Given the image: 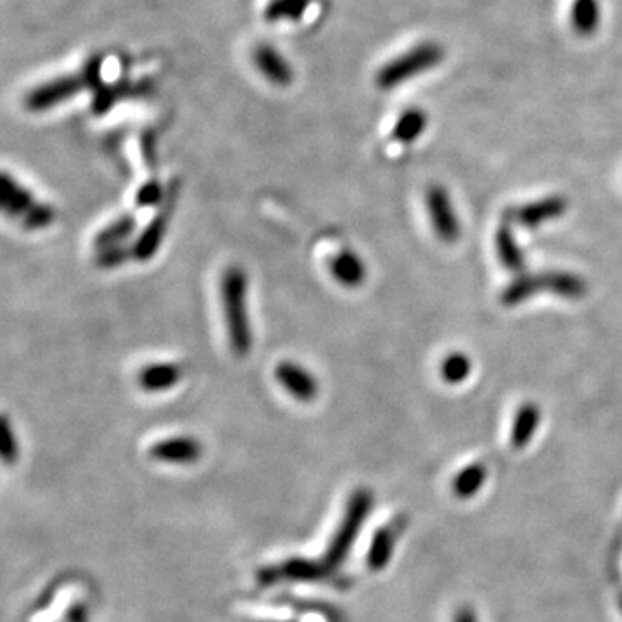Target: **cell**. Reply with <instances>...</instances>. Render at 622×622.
<instances>
[{
	"label": "cell",
	"instance_id": "obj_1",
	"mask_svg": "<svg viewBox=\"0 0 622 622\" xmlns=\"http://www.w3.org/2000/svg\"><path fill=\"white\" fill-rule=\"evenodd\" d=\"M220 291L230 350L242 358L253 348V327L248 313V275L241 267L227 268L222 275Z\"/></svg>",
	"mask_w": 622,
	"mask_h": 622
},
{
	"label": "cell",
	"instance_id": "obj_2",
	"mask_svg": "<svg viewBox=\"0 0 622 622\" xmlns=\"http://www.w3.org/2000/svg\"><path fill=\"white\" fill-rule=\"evenodd\" d=\"M99 75H101V68L96 61L78 75H66L51 82L42 83L26 94L25 108L32 113H44L56 106H61L63 102L70 101L80 94L83 89L96 85Z\"/></svg>",
	"mask_w": 622,
	"mask_h": 622
},
{
	"label": "cell",
	"instance_id": "obj_3",
	"mask_svg": "<svg viewBox=\"0 0 622 622\" xmlns=\"http://www.w3.org/2000/svg\"><path fill=\"white\" fill-rule=\"evenodd\" d=\"M370 507H372V495L369 491L360 489L351 496L341 527L337 529L336 536H334L329 550L325 553V565L327 567H337L343 562L344 557L348 555L351 546L355 543L356 536L362 531L363 522L369 515Z\"/></svg>",
	"mask_w": 622,
	"mask_h": 622
},
{
	"label": "cell",
	"instance_id": "obj_4",
	"mask_svg": "<svg viewBox=\"0 0 622 622\" xmlns=\"http://www.w3.org/2000/svg\"><path fill=\"white\" fill-rule=\"evenodd\" d=\"M426 203L427 211L431 215L432 227L436 230L439 239L446 244L458 241V237L462 234V227H460V220L453 210V204L445 187H439V185L431 187L427 191Z\"/></svg>",
	"mask_w": 622,
	"mask_h": 622
},
{
	"label": "cell",
	"instance_id": "obj_5",
	"mask_svg": "<svg viewBox=\"0 0 622 622\" xmlns=\"http://www.w3.org/2000/svg\"><path fill=\"white\" fill-rule=\"evenodd\" d=\"M434 58H436V54L429 47H419L415 51L403 54L401 58L394 59L379 71L377 83L381 89H394L401 83L407 82L408 78L415 77V75H419L420 71L426 70Z\"/></svg>",
	"mask_w": 622,
	"mask_h": 622
},
{
	"label": "cell",
	"instance_id": "obj_6",
	"mask_svg": "<svg viewBox=\"0 0 622 622\" xmlns=\"http://www.w3.org/2000/svg\"><path fill=\"white\" fill-rule=\"evenodd\" d=\"M168 199H170V196H166V203L159 208L158 213L149 222L146 229L140 232L137 241L132 246L134 258L140 261V263L153 260L156 253H158L161 242L165 239L166 230L170 227V218H172L173 213V203L168 201Z\"/></svg>",
	"mask_w": 622,
	"mask_h": 622
},
{
	"label": "cell",
	"instance_id": "obj_7",
	"mask_svg": "<svg viewBox=\"0 0 622 622\" xmlns=\"http://www.w3.org/2000/svg\"><path fill=\"white\" fill-rule=\"evenodd\" d=\"M275 379L280 386L291 394L292 398L301 403H310L315 400L318 394V382L310 370L301 367L299 363L280 362L275 367Z\"/></svg>",
	"mask_w": 622,
	"mask_h": 622
},
{
	"label": "cell",
	"instance_id": "obj_8",
	"mask_svg": "<svg viewBox=\"0 0 622 622\" xmlns=\"http://www.w3.org/2000/svg\"><path fill=\"white\" fill-rule=\"evenodd\" d=\"M149 455L158 462L165 464L189 465L197 462L203 455V446L197 439L189 436H175L163 439L151 446Z\"/></svg>",
	"mask_w": 622,
	"mask_h": 622
},
{
	"label": "cell",
	"instance_id": "obj_9",
	"mask_svg": "<svg viewBox=\"0 0 622 622\" xmlns=\"http://www.w3.org/2000/svg\"><path fill=\"white\" fill-rule=\"evenodd\" d=\"M565 210H567V203L564 197L550 196L510 211V216H512V223H517L526 229H536L543 223L557 220L559 216L564 215Z\"/></svg>",
	"mask_w": 622,
	"mask_h": 622
},
{
	"label": "cell",
	"instance_id": "obj_10",
	"mask_svg": "<svg viewBox=\"0 0 622 622\" xmlns=\"http://www.w3.org/2000/svg\"><path fill=\"white\" fill-rule=\"evenodd\" d=\"M253 61L256 70L275 87H289L294 80L291 64L272 45H258L254 49Z\"/></svg>",
	"mask_w": 622,
	"mask_h": 622
},
{
	"label": "cell",
	"instance_id": "obj_11",
	"mask_svg": "<svg viewBox=\"0 0 622 622\" xmlns=\"http://www.w3.org/2000/svg\"><path fill=\"white\" fill-rule=\"evenodd\" d=\"M0 196H2V210L7 216L16 218V220H21L30 211L33 204L37 203L32 191H28L9 173H2Z\"/></svg>",
	"mask_w": 622,
	"mask_h": 622
},
{
	"label": "cell",
	"instance_id": "obj_12",
	"mask_svg": "<svg viewBox=\"0 0 622 622\" xmlns=\"http://www.w3.org/2000/svg\"><path fill=\"white\" fill-rule=\"evenodd\" d=\"M329 268H331L334 280L339 282L341 286L350 287V289L362 286L367 279L365 263L358 254L353 253L350 249L336 254L329 263Z\"/></svg>",
	"mask_w": 622,
	"mask_h": 622
},
{
	"label": "cell",
	"instance_id": "obj_13",
	"mask_svg": "<svg viewBox=\"0 0 622 622\" xmlns=\"http://www.w3.org/2000/svg\"><path fill=\"white\" fill-rule=\"evenodd\" d=\"M182 379V370L178 369L173 363H151L140 370L139 381L140 388L147 393H163L177 386Z\"/></svg>",
	"mask_w": 622,
	"mask_h": 622
},
{
	"label": "cell",
	"instance_id": "obj_14",
	"mask_svg": "<svg viewBox=\"0 0 622 622\" xmlns=\"http://www.w3.org/2000/svg\"><path fill=\"white\" fill-rule=\"evenodd\" d=\"M496 253L500 256L503 267L510 272H522L526 267V258L521 246L515 241L514 230L510 229L508 222L503 223L496 232Z\"/></svg>",
	"mask_w": 622,
	"mask_h": 622
},
{
	"label": "cell",
	"instance_id": "obj_15",
	"mask_svg": "<svg viewBox=\"0 0 622 622\" xmlns=\"http://www.w3.org/2000/svg\"><path fill=\"white\" fill-rule=\"evenodd\" d=\"M543 287L555 296L565 299H581L588 291L586 282L569 272H548L543 275Z\"/></svg>",
	"mask_w": 622,
	"mask_h": 622
},
{
	"label": "cell",
	"instance_id": "obj_16",
	"mask_svg": "<svg viewBox=\"0 0 622 622\" xmlns=\"http://www.w3.org/2000/svg\"><path fill=\"white\" fill-rule=\"evenodd\" d=\"M543 287V275H533V273H521L517 275L502 294L503 305L519 306L527 299L533 298L534 294L541 292Z\"/></svg>",
	"mask_w": 622,
	"mask_h": 622
},
{
	"label": "cell",
	"instance_id": "obj_17",
	"mask_svg": "<svg viewBox=\"0 0 622 622\" xmlns=\"http://www.w3.org/2000/svg\"><path fill=\"white\" fill-rule=\"evenodd\" d=\"M540 422V408L536 407L534 403H526L524 407H521V410L517 412V417H515L514 427H512V436H510L512 446L517 450L527 446Z\"/></svg>",
	"mask_w": 622,
	"mask_h": 622
},
{
	"label": "cell",
	"instance_id": "obj_18",
	"mask_svg": "<svg viewBox=\"0 0 622 622\" xmlns=\"http://www.w3.org/2000/svg\"><path fill=\"white\" fill-rule=\"evenodd\" d=\"M135 227H137V218L134 215H123L116 218L115 222L109 223L108 227H104L96 235L94 248L101 251V249L121 246L123 242L130 239V235L134 234Z\"/></svg>",
	"mask_w": 622,
	"mask_h": 622
},
{
	"label": "cell",
	"instance_id": "obj_19",
	"mask_svg": "<svg viewBox=\"0 0 622 622\" xmlns=\"http://www.w3.org/2000/svg\"><path fill=\"white\" fill-rule=\"evenodd\" d=\"M310 4L311 0H270L263 16L270 23L299 21L305 16Z\"/></svg>",
	"mask_w": 622,
	"mask_h": 622
},
{
	"label": "cell",
	"instance_id": "obj_20",
	"mask_svg": "<svg viewBox=\"0 0 622 622\" xmlns=\"http://www.w3.org/2000/svg\"><path fill=\"white\" fill-rule=\"evenodd\" d=\"M426 115L419 109H410L405 115L401 116L393 130L394 140L401 144H410L417 140L420 134L426 130Z\"/></svg>",
	"mask_w": 622,
	"mask_h": 622
},
{
	"label": "cell",
	"instance_id": "obj_21",
	"mask_svg": "<svg viewBox=\"0 0 622 622\" xmlns=\"http://www.w3.org/2000/svg\"><path fill=\"white\" fill-rule=\"evenodd\" d=\"M394 536L389 529H381L374 536V541L369 550V567L374 571H379L384 565L388 564L393 553Z\"/></svg>",
	"mask_w": 622,
	"mask_h": 622
},
{
	"label": "cell",
	"instance_id": "obj_22",
	"mask_svg": "<svg viewBox=\"0 0 622 622\" xmlns=\"http://www.w3.org/2000/svg\"><path fill=\"white\" fill-rule=\"evenodd\" d=\"M472 372V362L464 353H451L446 356L445 362L441 363V377L448 384H460L469 377Z\"/></svg>",
	"mask_w": 622,
	"mask_h": 622
},
{
	"label": "cell",
	"instance_id": "obj_23",
	"mask_svg": "<svg viewBox=\"0 0 622 622\" xmlns=\"http://www.w3.org/2000/svg\"><path fill=\"white\" fill-rule=\"evenodd\" d=\"M484 479H486V469L481 465H470L455 477L453 489L460 496L474 495L477 489L483 486Z\"/></svg>",
	"mask_w": 622,
	"mask_h": 622
},
{
	"label": "cell",
	"instance_id": "obj_24",
	"mask_svg": "<svg viewBox=\"0 0 622 622\" xmlns=\"http://www.w3.org/2000/svg\"><path fill=\"white\" fill-rule=\"evenodd\" d=\"M56 210L52 208L51 204L37 203L33 204L30 211L21 218V225L26 230H42L51 227L54 220H56Z\"/></svg>",
	"mask_w": 622,
	"mask_h": 622
},
{
	"label": "cell",
	"instance_id": "obj_25",
	"mask_svg": "<svg viewBox=\"0 0 622 622\" xmlns=\"http://www.w3.org/2000/svg\"><path fill=\"white\" fill-rule=\"evenodd\" d=\"M572 20L581 33L593 32L598 21V7L595 0H578L572 9Z\"/></svg>",
	"mask_w": 622,
	"mask_h": 622
},
{
	"label": "cell",
	"instance_id": "obj_26",
	"mask_svg": "<svg viewBox=\"0 0 622 622\" xmlns=\"http://www.w3.org/2000/svg\"><path fill=\"white\" fill-rule=\"evenodd\" d=\"M130 258H134V251L127 246H113V248L97 251L96 265L102 270H111L125 265Z\"/></svg>",
	"mask_w": 622,
	"mask_h": 622
},
{
	"label": "cell",
	"instance_id": "obj_27",
	"mask_svg": "<svg viewBox=\"0 0 622 622\" xmlns=\"http://www.w3.org/2000/svg\"><path fill=\"white\" fill-rule=\"evenodd\" d=\"M284 572L286 576L291 579H298V581H313L322 576V567L311 562V560L305 559H292L284 564Z\"/></svg>",
	"mask_w": 622,
	"mask_h": 622
},
{
	"label": "cell",
	"instance_id": "obj_28",
	"mask_svg": "<svg viewBox=\"0 0 622 622\" xmlns=\"http://www.w3.org/2000/svg\"><path fill=\"white\" fill-rule=\"evenodd\" d=\"M163 199H165V189L156 178H153L140 187L135 203L139 204L140 208H154L163 203Z\"/></svg>",
	"mask_w": 622,
	"mask_h": 622
},
{
	"label": "cell",
	"instance_id": "obj_29",
	"mask_svg": "<svg viewBox=\"0 0 622 622\" xmlns=\"http://www.w3.org/2000/svg\"><path fill=\"white\" fill-rule=\"evenodd\" d=\"M0 441H2V460L6 464H14L18 460V441H16L13 427L9 424V419H7L6 415L2 417V436H0Z\"/></svg>",
	"mask_w": 622,
	"mask_h": 622
},
{
	"label": "cell",
	"instance_id": "obj_30",
	"mask_svg": "<svg viewBox=\"0 0 622 622\" xmlns=\"http://www.w3.org/2000/svg\"><path fill=\"white\" fill-rule=\"evenodd\" d=\"M455 622H476V619H474V614L469 612V610H462V612L455 617Z\"/></svg>",
	"mask_w": 622,
	"mask_h": 622
}]
</instances>
